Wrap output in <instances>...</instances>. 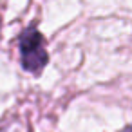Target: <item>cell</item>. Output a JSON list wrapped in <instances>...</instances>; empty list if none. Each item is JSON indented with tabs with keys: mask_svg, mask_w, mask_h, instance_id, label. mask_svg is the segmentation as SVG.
Segmentation results:
<instances>
[{
	"mask_svg": "<svg viewBox=\"0 0 132 132\" xmlns=\"http://www.w3.org/2000/svg\"><path fill=\"white\" fill-rule=\"evenodd\" d=\"M16 47L20 56V67L33 76H40L49 63V51L45 45V36L38 29L36 22H31L18 35Z\"/></svg>",
	"mask_w": 132,
	"mask_h": 132,
	"instance_id": "1",
	"label": "cell"
},
{
	"mask_svg": "<svg viewBox=\"0 0 132 132\" xmlns=\"http://www.w3.org/2000/svg\"><path fill=\"white\" fill-rule=\"evenodd\" d=\"M119 132H132V123H130V125H127L125 128H121Z\"/></svg>",
	"mask_w": 132,
	"mask_h": 132,
	"instance_id": "2",
	"label": "cell"
},
{
	"mask_svg": "<svg viewBox=\"0 0 132 132\" xmlns=\"http://www.w3.org/2000/svg\"><path fill=\"white\" fill-rule=\"evenodd\" d=\"M0 38H2V16H0Z\"/></svg>",
	"mask_w": 132,
	"mask_h": 132,
	"instance_id": "3",
	"label": "cell"
}]
</instances>
